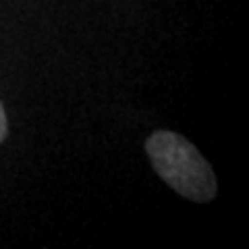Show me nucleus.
I'll use <instances>...</instances> for the list:
<instances>
[{"label":"nucleus","mask_w":249,"mask_h":249,"mask_svg":"<svg viewBox=\"0 0 249 249\" xmlns=\"http://www.w3.org/2000/svg\"><path fill=\"white\" fill-rule=\"evenodd\" d=\"M4 135H6V114H4L2 104H0V142L4 139Z\"/></svg>","instance_id":"2"},{"label":"nucleus","mask_w":249,"mask_h":249,"mask_svg":"<svg viewBox=\"0 0 249 249\" xmlns=\"http://www.w3.org/2000/svg\"><path fill=\"white\" fill-rule=\"evenodd\" d=\"M147 156L164 181L183 197L210 201L216 196V177L197 147L173 131H156L145 143Z\"/></svg>","instance_id":"1"}]
</instances>
